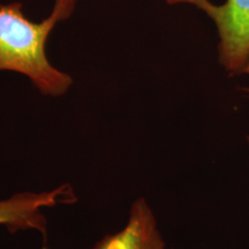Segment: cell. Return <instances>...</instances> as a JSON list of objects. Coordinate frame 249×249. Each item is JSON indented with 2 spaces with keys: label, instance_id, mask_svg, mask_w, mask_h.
<instances>
[{
  "label": "cell",
  "instance_id": "obj_1",
  "mask_svg": "<svg viewBox=\"0 0 249 249\" xmlns=\"http://www.w3.org/2000/svg\"><path fill=\"white\" fill-rule=\"evenodd\" d=\"M75 5L76 0H55L51 14L38 23L23 14L21 2L0 6V71L27 76L42 95H65L73 79L49 61L45 48L50 34L71 17Z\"/></svg>",
  "mask_w": 249,
  "mask_h": 249
},
{
  "label": "cell",
  "instance_id": "obj_2",
  "mask_svg": "<svg viewBox=\"0 0 249 249\" xmlns=\"http://www.w3.org/2000/svg\"><path fill=\"white\" fill-rule=\"evenodd\" d=\"M167 4H189L213 21L218 33V59L229 76L249 74V0H166Z\"/></svg>",
  "mask_w": 249,
  "mask_h": 249
},
{
  "label": "cell",
  "instance_id": "obj_3",
  "mask_svg": "<svg viewBox=\"0 0 249 249\" xmlns=\"http://www.w3.org/2000/svg\"><path fill=\"white\" fill-rule=\"evenodd\" d=\"M75 201L73 188L68 185L44 193L15 194L7 200H0V225L5 226L11 233L36 230L45 238L46 218L42 209Z\"/></svg>",
  "mask_w": 249,
  "mask_h": 249
},
{
  "label": "cell",
  "instance_id": "obj_4",
  "mask_svg": "<svg viewBox=\"0 0 249 249\" xmlns=\"http://www.w3.org/2000/svg\"><path fill=\"white\" fill-rule=\"evenodd\" d=\"M92 249H165V242L147 201L138 198L130 208L126 226L105 235Z\"/></svg>",
  "mask_w": 249,
  "mask_h": 249
},
{
  "label": "cell",
  "instance_id": "obj_5",
  "mask_svg": "<svg viewBox=\"0 0 249 249\" xmlns=\"http://www.w3.org/2000/svg\"><path fill=\"white\" fill-rule=\"evenodd\" d=\"M244 90H245L246 93H247V96H248V97H249V87H248V88H245Z\"/></svg>",
  "mask_w": 249,
  "mask_h": 249
},
{
  "label": "cell",
  "instance_id": "obj_6",
  "mask_svg": "<svg viewBox=\"0 0 249 249\" xmlns=\"http://www.w3.org/2000/svg\"><path fill=\"white\" fill-rule=\"evenodd\" d=\"M248 144H249V138H248Z\"/></svg>",
  "mask_w": 249,
  "mask_h": 249
}]
</instances>
